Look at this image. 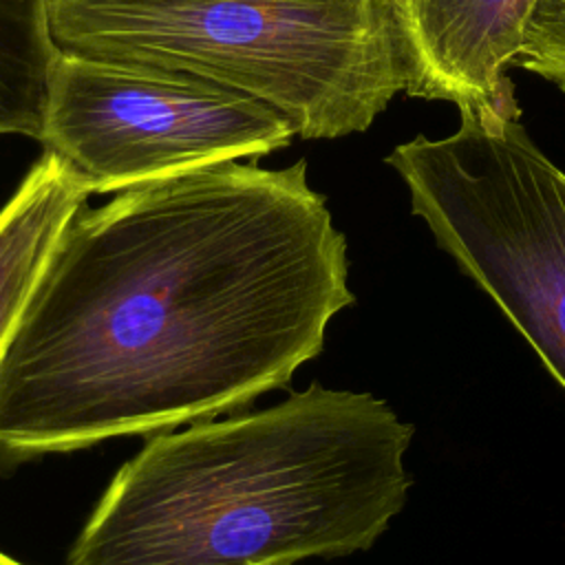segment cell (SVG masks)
<instances>
[{
  "mask_svg": "<svg viewBox=\"0 0 565 565\" xmlns=\"http://www.w3.org/2000/svg\"><path fill=\"white\" fill-rule=\"evenodd\" d=\"M307 161H223L79 207L0 349V457L212 419L285 386L353 305Z\"/></svg>",
  "mask_w": 565,
  "mask_h": 565,
  "instance_id": "cell-1",
  "label": "cell"
},
{
  "mask_svg": "<svg viewBox=\"0 0 565 565\" xmlns=\"http://www.w3.org/2000/svg\"><path fill=\"white\" fill-rule=\"evenodd\" d=\"M411 437L386 402L320 384L154 433L66 565H294L369 550L406 503Z\"/></svg>",
  "mask_w": 565,
  "mask_h": 565,
  "instance_id": "cell-2",
  "label": "cell"
},
{
  "mask_svg": "<svg viewBox=\"0 0 565 565\" xmlns=\"http://www.w3.org/2000/svg\"><path fill=\"white\" fill-rule=\"evenodd\" d=\"M62 53L199 79L302 139L366 130L408 88L391 0H49Z\"/></svg>",
  "mask_w": 565,
  "mask_h": 565,
  "instance_id": "cell-3",
  "label": "cell"
},
{
  "mask_svg": "<svg viewBox=\"0 0 565 565\" xmlns=\"http://www.w3.org/2000/svg\"><path fill=\"white\" fill-rule=\"evenodd\" d=\"M444 139L388 154L437 245L521 331L565 388V172L519 117L459 106Z\"/></svg>",
  "mask_w": 565,
  "mask_h": 565,
  "instance_id": "cell-4",
  "label": "cell"
},
{
  "mask_svg": "<svg viewBox=\"0 0 565 565\" xmlns=\"http://www.w3.org/2000/svg\"><path fill=\"white\" fill-rule=\"evenodd\" d=\"M294 135L278 113L232 90L60 51L40 143L88 194H106L263 157L285 148Z\"/></svg>",
  "mask_w": 565,
  "mask_h": 565,
  "instance_id": "cell-5",
  "label": "cell"
},
{
  "mask_svg": "<svg viewBox=\"0 0 565 565\" xmlns=\"http://www.w3.org/2000/svg\"><path fill=\"white\" fill-rule=\"evenodd\" d=\"M539 0H391L411 97L519 117L516 64Z\"/></svg>",
  "mask_w": 565,
  "mask_h": 565,
  "instance_id": "cell-6",
  "label": "cell"
},
{
  "mask_svg": "<svg viewBox=\"0 0 565 565\" xmlns=\"http://www.w3.org/2000/svg\"><path fill=\"white\" fill-rule=\"evenodd\" d=\"M86 199L66 163L44 150L0 210V349L62 230Z\"/></svg>",
  "mask_w": 565,
  "mask_h": 565,
  "instance_id": "cell-7",
  "label": "cell"
},
{
  "mask_svg": "<svg viewBox=\"0 0 565 565\" xmlns=\"http://www.w3.org/2000/svg\"><path fill=\"white\" fill-rule=\"evenodd\" d=\"M57 53L49 0H0V135L42 139Z\"/></svg>",
  "mask_w": 565,
  "mask_h": 565,
  "instance_id": "cell-8",
  "label": "cell"
},
{
  "mask_svg": "<svg viewBox=\"0 0 565 565\" xmlns=\"http://www.w3.org/2000/svg\"><path fill=\"white\" fill-rule=\"evenodd\" d=\"M516 66L565 90V0H539Z\"/></svg>",
  "mask_w": 565,
  "mask_h": 565,
  "instance_id": "cell-9",
  "label": "cell"
},
{
  "mask_svg": "<svg viewBox=\"0 0 565 565\" xmlns=\"http://www.w3.org/2000/svg\"><path fill=\"white\" fill-rule=\"evenodd\" d=\"M0 565H22V563H18V561H13V558H9L7 554L0 552Z\"/></svg>",
  "mask_w": 565,
  "mask_h": 565,
  "instance_id": "cell-10",
  "label": "cell"
}]
</instances>
